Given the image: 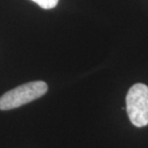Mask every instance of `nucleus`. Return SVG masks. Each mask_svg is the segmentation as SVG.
Listing matches in <instances>:
<instances>
[{
    "mask_svg": "<svg viewBox=\"0 0 148 148\" xmlns=\"http://www.w3.org/2000/svg\"><path fill=\"white\" fill-rule=\"evenodd\" d=\"M126 110L130 121L137 127L148 125V87L138 83L126 95Z\"/></svg>",
    "mask_w": 148,
    "mask_h": 148,
    "instance_id": "f03ea898",
    "label": "nucleus"
},
{
    "mask_svg": "<svg viewBox=\"0 0 148 148\" xmlns=\"http://www.w3.org/2000/svg\"><path fill=\"white\" fill-rule=\"evenodd\" d=\"M32 1L38 4L40 8L49 10V9H53L57 6L59 0H32Z\"/></svg>",
    "mask_w": 148,
    "mask_h": 148,
    "instance_id": "7ed1b4c3",
    "label": "nucleus"
},
{
    "mask_svg": "<svg viewBox=\"0 0 148 148\" xmlns=\"http://www.w3.org/2000/svg\"><path fill=\"white\" fill-rule=\"evenodd\" d=\"M47 90L48 86L43 81H34L20 85L0 97V110L8 111L30 103L44 95Z\"/></svg>",
    "mask_w": 148,
    "mask_h": 148,
    "instance_id": "f257e3e1",
    "label": "nucleus"
}]
</instances>
